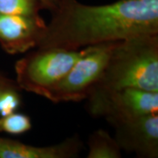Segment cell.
I'll return each mask as SVG.
<instances>
[{
	"label": "cell",
	"mask_w": 158,
	"mask_h": 158,
	"mask_svg": "<svg viewBox=\"0 0 158 158\" xmlns=\"http://www.w3.org/2000/svg\"><path fill=\"white\" fill-rule=\"evenodd\" d=\"M37 48L79 50L142 34H158V0H118L88 6L58 0Z\"/></svg>",
	"instance_id": "obj_1"
},
{
	"label": "cell",
	"mask_w": 158,
	"mask_h": 158,
	"mask_svg": "<svg viewBox=\"0 0 158 158\" xmlns=\"http://www.w3.org/2000/svg\"><path fill=\"white\" fill-rule=\"evenodd\" d=\"M127 87L158 91V34L118 40L93 89Z\"/></svg>",
	"instance_id": "obj_2"
},
{
	"label": "cell",
	"mask_w": 158,
	"mask_h": 158,
	"mask_svg": "<svg viewBox=\"0 0 158 158\" xmlns=\"http://www.w3.org/2000/svg\"><path fill=\"white\" fill-rule=\"evenodd\" d=\"M83 54L79 50L56 48H37L15 63L16 84L20 90L45 98Z\"/></svg>",
	"instance_id": "obj_3"
},
{
	"label": "cell",
	"mask_w": 158,
	"mask_h": 158,
	"mask_svg": "<svg viewBox=\"0 0 158 158\" xmlns=\"http://www.w3.org/2000/svg\"><path fill=\"white\" fill-rule=\"evenodd\" d=\"M118 41L83 48V54L63 78L54 85L45 98L54 102H79L86 99L107 66Z\"/></svg>",
	"instance_id": "obj_4"
},
{
	"label": "cell",
	"mask_w": 158,
	"mask_h": 158,
	"mask_svg": "<svg viewBox=\"0 0 158 158\" xmlns=\"http://www.w3.org/2000/svg\"><path fill=\"white\" fill-rule=\"evenodd\" d=\"M89 111L114 122L158 113V91L127 87L118 90L93 89L88 98Z\"/></svg>",
	"instance_id": "obj_5"
},
{
	"label": "cell",
	"mask_w": 158,
	"mask_h": 158,
	"mask_svg": "<svg viewBox=\"0 0 158 158\" xmlns=\"http://www.w3.org/2000/svg\"><path fill=\"white\" fill-rule=\"evenodd\" d=\"M115 140L121 149L135 152L141 157L158 156V115H145L117 121Z\"/></svg>",
	"instance_id": "obj_6"
},
{
	"label": "cell",
	"mask_w": 158,
	"mask_h": 158,
	"mask_svg": "<svg viewBox=\"0 0 158 158\" xmlns=\"http://www.w3.org/2000/svg\"><path fill=\"white\" fill-rule=\"evenodd\" d=\"M47 27L41 16L0 14V46L9 55L37 48Z\"/></svg>",
	"instance_id": "obj_7"
},
{
	"label": "cell",
	"mask_w": 158,
	"mask_h": 158,
	"mask_svg": "<svg viewBox=\"0 0 158 158\" xmlns=\"http://www.w3.org/2000/svg\"><path fill=\"white\" fill-rule=\"evenodd\" d=\"M82 147L77 135L47 147H36L0 137V158H72L78 156Z\"/></svg>",
	"instance_id": "obj_8"
},
{
	"label": "cell",
	"mask_w": 158,
	"mask_h": 158,
	"mask_svg": "<svg viewBox=\"0 0 158 158\" xmlns=\"http://www.w3.org/2000/svg\"><path fill=\"white\" fill-rule=\"evenodd\" d=\"M88 158H119L121 148L115 138L105 130H97L88 140Z\"/></svg>",
	"instance_id": "obj_9"
},
{
	"label": "cell",
	"mask_w": 158,
	"mask_h": 158,
	"mask_svg": "<svg viewBox=\"0 0 158 158\" xmlns=\"http://www.w3.org/2000/svg\"><path fill=\"white\" fill-rule=\"evenodd\" d=\"M42 9L39 0H0V14L39 17Z\"/></svg>",
	"instance_id": "obj_10"
},
{
	"label": "cell",
	"mask_w": 158,
	"mask_h": 158,
	"mask_svg": "<svg viewBox=\"0 0 158 158\" xmlns=\"http://www.w3.org/2000/svg\"><path fill=\"white\" fill-rule=\"evenodd\" d=\"M31 127V118L24 113L14 112L0 118V133L19 135L28 132Z\"/></svg>",
	"instance_id": "obj_11"
},
{
	"label": "cell",
	"mask_w": 158,
	"mask_h": 158,
	"mask_svg": "<svg viewBox=\"0 0 158 158\" xmlns=\"http://www.w3.org/2000/svg\"><path fill=\"white\" fill-rule=\"evenodd\" d=\"M20 89L11 88L5 90L0 95V115L1 117L9 115L17 111L21 105V95L19 93Z\"/></svg>",
	"instance_id": "obj_12"
},
{
	"label": "cell",
	"mask_w": 158,
	"mask_h": 158,
	"mask_svg": "<svg viewBox=\"0 0 158 158\" xmlns=\"http://www.w3.org/2000/svg\"><path fill=\"white\" fill-rule=\"evenodd\" d=\"M19 87L15 81L11 80L0 72V95L6 90Z\"/></svg>",
	"instance_id": "obj_13"
},
{
	"label": "cell",
	"mask_w": 158,
	"mask_h": 158,
	"mask_svg": "<svg viewBox=\"0 0 158 158\" xmlns=\"http://www.w3.org/2000/svg\"><path fill=\"white\" fill-rule=\"evenodd\" d=\"M43 6V9H47L52 11L57 6L58 0H39Z\"/></svg>",
	"instance_id": "obj_14"
}]
</instances>
